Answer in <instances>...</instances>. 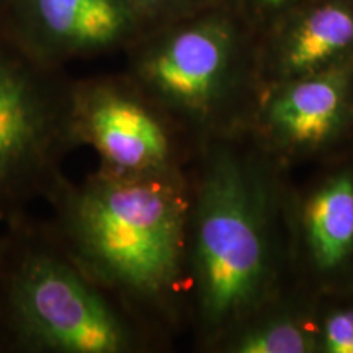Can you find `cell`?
Returning a JSON list of instances; mask_svg holds the SVG:
<instances>
[{"label": "cell", "mask_w": 353, "mask_h": 353, "mask_svg": "<svg viewBox=\"0 0 353 353\" xmlns=\"http://www.w3.org/2000/svg\"><path fill=\"white\" fill-rule=\"evenodd\" d=\"M46 203L56 239L132 316L159 337L190 322L188 169L64 175Z\"/></svg>", "instance_id": "6da1fadb"}, {"label": "cell", "mask_w": 353, "mask_h": 353, "mask_svg": "<svg viewBox=\"0 0 353 353\" xmlns=\"http://www.w3.org/2000/svg\"><path fill=\"white\" fill-rule=\"evenodd\" d=\"M275 167L245 130L203 141L188 167L190 324L206 352L280 294Z\"/></svg>", "instance_id": "7a4b0ae2"}, {"label": "cell", "mask_w": 353, "mask_h": 353, "mask_svg": "<svg viewBox=\"0 0 353 353\" xmlns=\"http://www.w3.org/2000/svg\"><path fill=\"white\" fill-rule=\"evenodd\" d=\"M159 335L30 214L0 228V353H141Z\"/></svg>", "instance_id": "3957f363"}, {"label": "cell", "mask_w": 353, "mask_h": 353, "mask_svg": "<svg viewBox=\"0 0 353 353\" xmlns=\"http://www.w3.org/2000/svg\"><path fill=\"white\" fill-rule=\"evenodd\" d=\"M123 54L132 82L196 144L245 130L255 37L234 2L148 30Z\"/></svg>", "instance_id": "277c9868"}, {"label": "cell", "mask_w": 353, "mask_h": 353, "mask_svg": "<svg viewBox=\"0 0 353 353\" xmlns=\"http://www.w3.org/2000/svg\"><path fill=\"white\" fill-rule=\"evenodd\" d=\"M72 79L37 63L0 33V228L30 214L65 175L76 151Z\"/></svg>", "instance_id": "5b68a950"}, {"label": "cell", "mask_w": 353, "mask_h": 353, "mask_svg": "<svg viewBox=\"0 0 353 353\" xmlns=\"http://www.w3.org/2000/svg\"><path fill=\"white\" fill-rule=\"evenodd\" d=\"M70 131L76 148H90L97 169L112 175L185 170L198 148L125 70L72 79Z\"/></svg>", "instance_id": "8992f818"}, {"label": "cell", "mask_w": 353, "mask_h": 353, "mask_svg": "<svg viewBox=\"0 0 353 353\" xmlns=\"http://www.w3.org/2000/svg\"><path fill=\"white\" fill-rule=\"evenodd\" d=\"M245 131L276 165L341 151L353 138V61L260 88Z\"/></svg>", "instance_id": "52a82bcc"}, {"label": "cell", "mask_w": 353, "mask_h": 353, "mask_svg": "<svg viewBox=\"0 0 353 353\" xmlns=\"http://www.w3.org/2000/svg\"><path fill=\"white\" fill-rule=\"evenodd\" d=\"M0 33L51 69L125 52L143 33L130 0H2Z\"/></svg>", "instance_id": "ba28073f"}, {"label": "cell", "mask_w": 353, "mask_h": 353, "mask_svg": "<svg viewBox=\"0 0 353 353\" xmlns=\"http://www.w3.org/2000/svg\"><path fill=\"white\" fill-rule=\"evenodd\" d=\"M283 216L290 254L311 294L353 288V154L316 175Z\"/></svg>", "instance_id": "9c48e42d"}, {"label": "cell", "mask_w": 353, "mask_h": 353, "mask_svg": "<svg viewBox=\"0 0 353 353\" xmlns=\"http://www.w3.org/2000/svg\"><path fill=\"white\" fill-rule=\"evenodd\" d=\"M353 61V0H312L255 39L257 92Z\"/></svg>", "instance_id": "30bf717a"}, {"label": "cell", "mask_w": 353, "mask_h": 353, "mask_svg": "<svg viewBox=\"0 0 353 353\" xmlns=\"http://www.w3.org/2000/svg\"><path fill=\"white\" fill-rule=\"evenodd\" d=\"M314 301L278 294L229 332L219 353H316Z\"/></svg>", "instance_id": "8fae6325"}, {"label": "cell", "mask_w": 353, "mask_h": 353, "mask_svg": "<svg viewBox=\"0 0 353 353\" xmlns=\"http://www.w3.org/2000/svg\"><path fill=\"white\" fill-rule=\"evenodd\" d=\"M316 353H353V288L312 294Z\"/></svg>", "instance_id": "7c38bea8"}, {"label": "cell", "mask_w": 353, "mask_h": 353, "mask_svg": "<svg viewBox=\"0 0 353 353\" xmlns=\"http://www.w3.org/2000/svg\"><path fill=\"white\" fill-rule=\"evenodd\" d=\"M143 26V33L206 8L234 0H130ZM141 33V34H143Z\"/></svg>", "instance_id": "4fadbf2b"}, {"label": "cell", "mask_w": 353, "mask_h": 353, "mask_svg": "<svg viewBox=\"0 0 353 353\" xmlns=\"http://www.w3.org/2000/svg\"><path fill=\"white\" fill-rule=\"evenodd\" d=\"M312 0H234L255 39L273 28L291 12Z\"/></svg>", "instance_id": "5bb4252c"}, {"label": "cell", "mask_w": 353, "mask_h": 353, "mask_svg": "<svg viewBox=\"0 0 353 353\" xmlns=\"http://www.w3.org/2000/svg\"><path fill=\"white\" fill-rule=\"evenodd\" d=\"M0 3H2V0H0Z\"/></svg>", "instance_id": "9a60e30c"}]
</instances>
